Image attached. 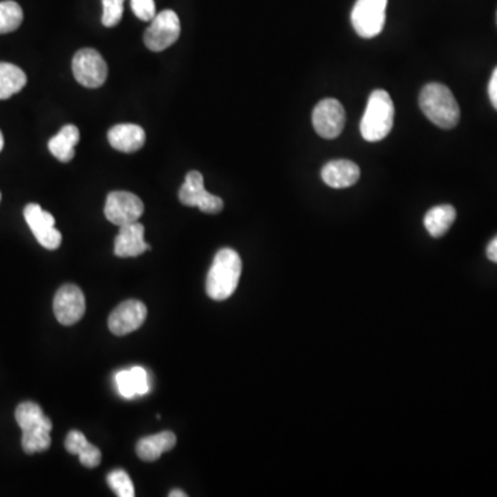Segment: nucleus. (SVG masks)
<instances>
[{"label": "nucleus", "mask_w": 497, "mask_h": 497, "mask_svg": "<svg viewBox=\"0 0 497 497\" xmlns=\"http://www.w3.org/2000/svg\"><path fill=\"white\" fill-rule=\"evenodd\" d=\"M81 134L75 124H66L56 136L49 141L50 153L59 162H71L75 156V146L79 143Z\"/></svg>", "instance_id": "nucleus-20"}, {"label": "nucleus", "mask_w": 497, "mask_h": 497, "mask_svg": "<svg viewBox=\"0 0 497 497\" xmlns=\"http://www.w3.org/2000/svg\"><path fill=\"white\" fill-rule=\"evenodd\" d=\"M131 9L137 19L143 20V21H153L154 17L156 16V7L154 0H130Z\"/></svg>", "instance_id": "nucleus-27"}, {"label": "nucleus", "mask_w": 497, "mask_h": 497, "mask_svg": "<svg viewBox=\"0 0 497 497\" xmlns=\"http://www.w3.org/2000/svg\"><path fill=\"white\" fill-rule=\"evenodd\" d=\"M119 230L118 236L115 240V248L114 252L118 257H138L143 255L146 250H151V246L144 241L143 224L136 223L128 224V225H122Z\"/></svg>", "instance_id": "nucleus-13"}, {"label": "nucleus", "mask_w": 497, "mask_h": 497, "mask_svg": "<svg viewBox=\"0 0 497 497\" xmlns=\"http://www.w3.org/2000/svg\"><path fill=\"white\" fill-rule=\"evenodd\" d=\"M178 199L183 205L199 208L208 215H217L223 210V199L205 190L202 173L193 170L186 174L185 181L178 191Z\"/></svg>", "instance_id": "nucleus-4"}, {"label": "nucleus", "mask_w": 497, "mask_h": 497, "mask_svg": "<svg viewBox=\"0 0 497 497\" xmlns=\"http://www.w3.org/2000/svg\"><path fill=\"white\" fill-rule=\"evenodd\" d=\"M315 131L323 138L332 140L342 134L345 124V112L342 103L335 99H325L317 104L312 112Z\"/></svg>", "instance_id": "nucleus-11"}, {"label": "nucleus", "mask_w": 497, "mask_h": 497, "mask_svg": "<svg viewBox=\"0 0 497 497\" xmlns=\"http://www.w3.org/2000/svg\"><path fill=\"white\" fill-rule=\"evenodd\" d=\"M106 481H108L109 488L115 492L116 496L134 497V494H136L133 482L124 469H114V471L109 472Z\"/></svg>", "instance_id": "nucleus-25"}, {"label": "nucleus", "mask_w": 497, "mask_h": 497, "mask_svg": "<svg viewBox=\"0 0 497 497\" xmlns=\"http://www.w3.org/2000/svg\"><path fill=\"white\" fill-rule=\"evenodd\" d=\"M320 176L327 185L342 190V188H348L358 183L360 170L359 166L354 162L337 159V161H330L329 163L323 166Z\"/></svg>", "instance_id": "nucleus-14"}, {"label": "nucleus", "mask_w": 497, "mask_h": 497, "mask_svg": "<svg viewBox=\"0 0 497 497\" xmlns=\"http://www.w3.org/2000/svg\"><path fill=\"white\" fill-rule=\"evenodd\" d=\"M419 103L424 115L438 128L454 129L459 123V104L445 84H426L420 93Z\"/></svg>", "instance_id": "nucleus-2"}, {"label": "nucleus", "mask_w": 497, "mask_h": 497, "mask_svg": "<svg viewBox=\"0 0 497 497\" xmlns=\"http://www.w3.org/2000/svg\"><path fill=\"white\" fill-rule=\"evenodd\" d=\"M27 84V75L19 67L0 62V99H7L20 93Z\"/></svg>", "instance_id": "nucleus-22"}, {"label": "nucleus", "mask_w": 497, "mask_h": 497, "mask_svg": "<svg viewBox=\"0 0 497 497\" xmlns=\"http://www.w3.org/2000/svg\"><path fill=\"white\" fill-rule=\"evenodd\" d=\"M4 134H2V131H0V151L4 149Z\"/></svg>", "instance_id": "nucleus-31"}, {"label": "nucleus", "mask_w": 497, "mask_h": 497, "mask_svg": "<svg viewBox=\"0 0 497 497\" xmlns=\"http://www.w3.org/2000/svg\"><path fill=\"white\" fill-rule=\"evenodd\" d=\"M72 72L82 86L97 89L106 83L108 67L103 56L94 49L79 50L72 59Z\"/></svg>", "instance_id": "nucleus-5"}, {"label": "nucleus", "mask_w": 497, "mask_h": 497, "mask_svg": "<svg viewBox=\"0 0 497 497\" xmlns=\"http://www.w3.org/2000/svg\"><path fill=\"white\" fill-rule=\"evenodd\" d=\"M486 256H488L489 260L497 263V236H494L488 248H486Z\"/></svg>", "instance_id": "nucleus-29"}, {"label": "nucleus", "mask_w": 497, "mask_h": 497, "mask_svg": "<svg viewBox=\"0 0 497 497\" xmlns=\"http://www.w3.org/2000/svg\"><path fill=\"white\" fill-rule=\"evenodd\" d=\"M489 99H491L492 106L497 111V68L494 69L493 74H492L491 81H489L488 86Z\"/></svg>", "instance_id": "nucleus-28"}, {"label": "nucleus", "mask_w": 497, "mask_h": 497, "mask_svg": "<svg viewBox=\"0 0 497 497\" xmlns=\"http://www.w3.org/2000/svg\"><path fill=\"white\" fill-rule=\"evenodd\" d=\"M146 320V307L138 300L121 303L108 318L109 330L115 335H126L143 327Z\"/></svg>", "instance_id": "nucleus-12"}, {"label": "nucleus", "mask_w": 497, "mask_h": 497, "mask_svg": "<svg viewBox=\"0 0 497 497\" xmlns=\"http://www.w3.org/2000/svg\"><path fill=\"white\" fill-rule=\"evenodd\" d=\"M106 220L118 227L136 223L143 216L144 203L138 196L126 191H114L106 196L104 208Z\"/></svg>", "instance_id": "nucleus-8"}, {"label": "nucleus", "mask_w": 497, "mask_h": 497, "mask_svg": "<svg viewBox=\"0 0 497 497\" xmlns=\"http://www.w3.org/2000/svg\"><path fill=\"white\" fill-rule=\"evenodd\" d=\"M394 115L391 96L385 91H372L360 121V134L369 143L382 141L392 130Z\"/></svg>", "instance_id": "nucleus-3"}, {"label": "nucleus", "mask_w": 497, "mask_h": 497, "mask_svg": "<svg viewBox=\"0 0 497 497\" xmlns=\"http://www.w3.org/2000/svg\"><path fill=\"white\" fill-rule=\"evenodd\" d=\"M387 4L389 0H357L351 12V22L360 37L370 39L383 31Z\"/></svg>", "instance_id": "nucleus-6"}, {"label": "nucleus", "mask_w": 497, "mask_h": 497, "mask_svg": "<svg viewBox=\"0 0 497 497\" xmlns=\"http://www.w3.org/2000/svg\"><path fill=\"white\" fill-rule=\"evenodd\" d=\"M0 199H2V193H0Z\"/></svg>", "instance_id": "nucleus-32"}, {"label": "nucleus", "mask_w": 497, "mask_h": 497, "mask_svg": "<svg viewBox=\"0 0 497 497\" xmlns=\"http://www.w3.org/2000/svg\"><path fill=\"white\" fill-rule=\"evenodd\" d=\"M178 444L176 435L171 431H162L159 434L149 435L137 442V456L144 462H155L162 454L171 451Z\"/></svg>", "instance_id": "nucleus-16"}, {"label": "nucleus", "mask_w": 497, "mask_h": 497, "mask_svg": "<svg viewBox=\"0 0 497 497\" xmlns=\"http://www.w3.org/2000/svg\"><path fill=\"white\" fill-rule=\"evenodd\" d=\"M456 220V210L451 205H439L430 209L424 217V227L430 235L441 238Z\"/></svg>", "instance_id": "nucleus-21"}, {"label": "nucleus", "mask_w": 497, "mask_h": 497, "mask_svg": "<svg viewBox=\"0 0 497 497\" xmlns=\"http://www.w3.org/2000/svg\"><path fill=\"white\" fill-rule=\"evenodd\" d=\"M44 419H46V416H44L43 410L35 402H22L17 406L16 420L21 430L34 426V424H37Z\"/></svg>", "instance_id": "nucleus-24"}, {"label": "nucleus", "mask_w": 497, "mask_h": 497, "mask_svg": "<svg viewBox=\"0 0 497 497\" xmlns=\"http://www.w3.org/2000/svg\"><path fill=\"white\" fill-rule=\"evenodd\" d=\"M24 217L37 242L41 243L47 250H56L61 245V233L57 230L56 220L49 211L43 210L36 203L25 206Z\"/></svg>", "instance_id": "nucleus-9"}, {"label": "nucleus", "mask_w": 497, "mask_h": 497, "mask_svg": "<svg viewBox=\"0 0 497 497\" xmlns=\"http://www.w3.org/2000/svg\"><path fill=\"white\" fill-rule=\"evenodd\" d=\"M108 141L121 153L133 154L146 144V131L138 124H116L108 131Z\"/></svg>", "instance_id": "nucleus-15"}, {"label": "nucleus", "mask_w": 497, "mask_h": 497, "mask_svg": "<svg viewBox=\"0 0 497 497\" xmlns=\"http://www.w3.org/2000/svg\"><path fill=\"white\" fill-rule=\"evenodd\" d=\"M66 449L71 454H78L81 463L87 469H96L101 463V452L99 447L87 441L81 431L72 430L66 438Z\"/></svg>", "instance_id": "nucleus-19"}, {"label": "nucleus", "mask_w": 497, "mask_h": 497, "mask_svg": "<svg viewBox=\"0 0 497 497\" xmlns=\"http://www.w3.org/2000/svg\"><path fill=\"white\" fill-rule=\"evenodd\" d=\"M124 0H103V24L108 28L115 27L123 16Z\"/></svg>", "instance_id": "nucleus-26"}, {"label": "nucleus", "mask_w": 497, "mask_h": 497, "mask_svg": "<svg viewBox=\"0 0 497 497\" xmlns=\"http://www.w3.org/2000/svg\"><path fill=\"white\" fill-rule=\"evenodd\" d=\"M54 315L64 327L79 322L86 311L83 292L76 285H64L57 290L53 302Z\"/></svg>", "instance_id": "nucleus-10"}, {"label": "nucleus", "mask_w": 497, "mask_h": 497, "mask_svg": "<svg viewBox=\"0 0 497 497\" xmlns=\"http://www.w3.org/2000/svg\"><path fill=\"white\" fill-rule=\"evenodd\" d=\"M181 34L180 19L173 10H163L154 17L144 34V43L153 51H163L178 41Z\"/></svg>", "instance_id": "nucleus-7"}, {"label": "nucleus", "mask_w": 497, "mask_h": 497, "mask_svg": "<svg viewBox=\"0 0 497 497\" xmlns=\"http://www.w3.org/2000/svg\"><path fill=\"white\" fill-rule=\"evenodd\" d=\"M24 14L21 6L12 0L0 2V35L16 31L22 24Z\"/></svg>", "instance_id": "nucleus-23"}, {"label": "nucleus", "mask_w": 497, "mask_h": 497, "mask_svg": "<svg viewBox=\"0 0 497 497\" xmlns=\"http://www.w3.org/2000/svg\"><path fill=\"white\" fill-rule=\"evenodd\" d=\"M53 430V422L49 417L35 426L22 430L21 445L25 454H34L46 452L51 445L50 432Z\"/></svg>", "instance_id": "nucleus-18"}, {"label": "nucleus", "mask_w": 497, "mask_h": 497, "mask_svg": "<svg viewBox=\"0 0 497 497\" xmlns=\"http://www.w3.org/2000/svg\"><path fill=\"white\" fill-rule=\"evenodd\" d=\"M116 385L122 397L131 398L137 395H146L149 391V380L146 369L134 367L131 369L122 370L116 375Z\"/></svg>", "instance_id": "nucleus-17"}, {"label": "nucleus", "mask_w": 497, "mask_h": 497, "mask_svg": "<svg viewBox=\"0 0 497 497\" xmlns=\"http://www.w3.org/2000/svg\"><path fill=\"white\" fill-rule=\"evenodd\" d=\"M169 496H170V497H185L186 493H184V492H181V491H171L170 493H169Z\"/></svg>", "instance_id": "nucleus-30"}, {"label": "nucleus", "mask_w": 497, "mask_h": 497, "mask_svg": "<svg viewBox=\"0 0 497 497\" xmlns=\"http://www.w3.org/2000/svg\"><path fill=\"white\" fill-rule=\"evenodd\" d=\"M242 273V260L233 248L218 250L206 280V292L216 302L227 300L235 292Z\"/></svg>", "instance_id": "nucleus-1"}]
</instances>
